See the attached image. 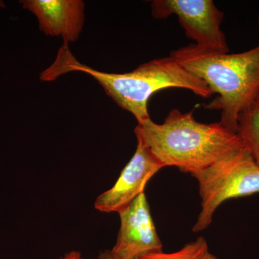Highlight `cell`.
<instances>
[{
	"mask_svg": "<svg viewBox=\"0 0 259 259\" xmlns=\"http://www.w3.org/2000/svg\"><path fill=\"white\" fill-rule=\"evenodd\" d=\"M69 71H81L93 76L119 107L134 115L138 123L151 118L148 102L160 90L186 89L203 98L213 95L203 80L181 66L171 56L148 61L131 72H102L79 64L70 53L68 44L64 42L55 62L42 73L41 79L51 81Z\"/></svg>",
	"mask_w": 259,
	"mask_h": 259,
	"instance_id": "1",
	"label": "cell"
},
{
	"mask_svg": "<svg viewBox=\"0 0 259 259\" xmlns=\"http://www.w3.org/2000/svg\"><path fill=\"white\" fill-rule=\"evenodd\" d=\"M164 166H175L190 175L202 171L243 147L238 135L221 122L202 123L193 112L177 109L169 112L162 124L151 118L135 128Z\"/></svg>",
	"mask_w": 259,
	"mask_h": 259,
	"instance_id": "2",
	"label": "cell"
},
{
	"mask_svg": "<svg viewBox=\"0 0 259 259\" xmlns=\"http://www.w3.org/2000/svg\"><path fill=\"white\" fill-rule=\"evenodd\" d=\"M170 56L218 94L205 108L221 110V125L236 134L239 115L259 97V45L229 54L190 44Z\"/></svg>",
	"mask_w": 259,
	"mask_h": 259,
	"instance_id": "3",
	"label": "cell"
},
{
	"mask_svg": "<svg viewBox=\"0 0 259 259\" xmlns=\"http://www.w3.org/2000/svg\"><path fill=\"white\" fill-rule=\"evenodd\" d=\"M199 184L201 211L194 232L212 223L216 209L228 199L259 193V165L244 146L202 171L192 174Z\"/></svg>",
	"mask_w": 259,
	"mask_h": 259,
	"instance_id": "4",
	"label": "cell"
},
{
	"mask_svg": "<svg viewBox=\"0 0 259 259\" xmlns=\"http://www.w3.org/2000/svg\"><path fill=\"white\" fill-rule=\"evenodd\" d=\"M151 9L156 19L176 15L187 36L198 47L229 53L221 28L224 14L212 0H154Z\"/></svg>",
	"mask_w": 259,
	"mask_h": 259,
	"instance_id": "5",
	"label": "cell"
},
{
	"mask_svg": "<svg viewBox=\"0 0 259 259\" xmlns=\"http://www.w3.org/2000/svg\"><path fill=\"white\" fill-rule=\"evenodd\" d=\"M138 144L134 156L121 172L111 188L97 197L95 207L101 212H120L144 193L150 180L161 168L163 163L154 156L144 140L136 135Z\"/></svg>",
	"mask_w": 259,
	"mask_h": 259,
	"instance_id": "6",
	"label": "cell"
},
{
	"mask_svg": "<svg viewBox=\"0 0 259 259\" xmlns=\"http://www.w3.org/2000/svg\"><path fill=\"white\" fill-rule=\"evenodd\" d=\"M118 214L120 227L111 249L114 255L120 259H137L163 251L145 192Z\"/></svg>",
	"mask_w": 259,
	"mask_h": 259,
	"instance_id": "7",
	"label": "cell"
},
{
	"mask_svg": "<svg viewBox=\"0 0 259 259\" xmlns=\"http://www.w3.org/2000/svg\"><path fill=\"white\" fill-rule=\"evenodd\" d=\"M23 9L35 15L46 35L61 36L65 42L79 38L84 23L85 4L81 0H23Z\"/></svg>",
	"mask_w": 259,
	"mask_h": 259,
	"instance_id": "8",
	"label": "cell"
},
{
	"mask_svg": "<svg viewBox=\"0 0 259 259\" xmlns=\"http://www.w3.org/2000/svg\"><path fill=\"white\" fill-rule=\"evenodd\" d=\"M236 134L259 165V97L239 115Z\"/></svg>",
	"mask_w": 259,
	"mask_h": 259,
	"instance_id": "9",
	"label": "cell"
},
{
	"mask_svg": "<svg viewBox=\"0 0 259 259\" xmlns=\"http://www.w3.org/2000/svg\"><path fill=\"white\" fill-rule=\"evenodd\" d=\"M137 259H218L211 253L208 244L203 237L187 243L180 250L172 253L163 251L142 255Z\"/></svg>",
	"mask_w": 259,
	"mask_h": 259,
	"instance_id": "10",
	"label": "cell"
},
{
	"mask_svg": "<svg viewBox=\"0 0 259 259\" xmlns=\"http://www.w3.org/2000/svg\"><path fill=\"white\" fill-rule=\"evenodd\" d=\"M61 259H83L82 255L79 251L71 250L65 253L64 256Z\"/></svg>",
	"mask_w": 259,
	"mask_h": 259,
	"instance_id": "11",
	"label": "cell"
},
{
	"mask_svg": "<svg viewBox=\"0 0 259 259\" xmlns=\"http://www.w3.org/2000/svg\"><path fill=\"white\" fill-rule=\"evenodd\" d=\"M98 259H120L118 257L116 256L112 253L111 250H104V251L100 252V254L98 255Z\"/></svg>",
	"mask_w": 259,
	"mask_h": 259,
	"instance_id": "12",
	"label": "cell"
},
{
	"mask_svg": "<svg viewBox=\"0 0 259 259\" xmlns=\"http://www.w3.org/2000/svg\"><path fill=\"white\" fill-rule=\"evenodd\" d=\"M258 26H259V15H258Z\"/></svg>",
	"mask_w": 259,
	"mask_h": 259,
	"instance_id": "13",
	"label": "cell"
}]
</instances>
